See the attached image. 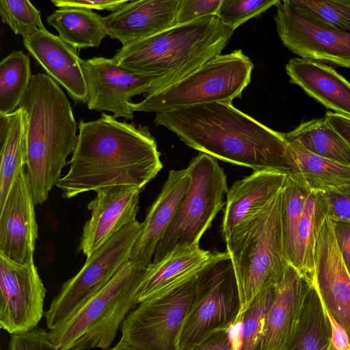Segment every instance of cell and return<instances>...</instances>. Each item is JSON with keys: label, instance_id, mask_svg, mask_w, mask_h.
I'll list each match as a JSON object with an SVG mask.
<instances>
[{"label": "cell", "instance_id": "60d3db41", "mask_svg": "<svg viewBox=\"0 0 350 350\" xmlns=\"http://www.w3.org/2000/svg\"><path fill=\"white\" fill-rule=\"evenodd\" d=\"M129 1V0H51L54 5L59 8H77L88 10H106L111 12H113Z\"/></svg>", "mask_w": 350, "mask_h": 350}, {"label": "cell", "instance_id": "6da1fadb", "mask_svg": "<svg viewBox=\"0 0 350 350\" xmlns=\"http://www.w3.org/2000/svg\"><path fill=\"white\" fill-rule=\"evenodd\" d=\"M160 155L148 126L102 113L97 120H80L69 170L56 186L65 198L115 185L142 190L162 169Z\"/></svg>", "mask_w": 350, "mask_h": 350}, {"label": "cell", "instance_id": "d6a6232c", "mask_svg": "<svg viewBox=\"0 0 350 350\" xmlns=\"http://www.w3.org/2000/svg\"><path fill=\"white\" fill-rule=\"evenodd\" d=\"M275 288L256 298L244 312L239 329V350H257Z\"/></svg>", "mask_w": 350, "mask_h": 350}, {"label": "cell", "instance_id": "e0dca14e", "mask_svg": "<svg viewBox=\"0 0 350 350\" xmlns=\"http://www.w3.org/2000/svg\"><path fill=\"white\" fill-rule=\"evenodd\" d=\"M142 191L129 185L98 189L88 204L91 217L83 226L79 251L89 258L122 228L137 220Z\"/></svg>", "mask_w": 350, "mask_h": 350}, {"label": "cell", "instance_id": "277c9868", "mask_svg": "<svg viewBox=\"0 0 350 350\" xmlns=\"http://www.w3.org/2000/svg\"><path fill=\"white\" fill-rule=\"evenodd\" d=\"M233 32L217 15L208 16L122 45L111 59L133 73L156 79L148 95L221 55Z\"/></svg>", "mask_w": 350, "mask_h": 350}, {"label": "cell", "instance_id": "f546056e", "mask_svg": "<svg viewBox=\"0 0 350 350\" xmlns=\"http://www.w3.org/2000/svg\"><path fill=\"white\" fill-rule=\"evenodd\" d=\"M326 208L319 191H310L298 227L293 266L313 285L314 281V252L319 227L327 217Z\"/></svg>", "mask_w": 350, "mask_h": 350}, {"label": "cell", "instance_id": "74e56055", "mask_svg": "<svg viewBox=\"0 0 350 350\" xmlns=\"http://www.w3.org/2000/svg\"><path fill=\"white\" fill-rule=\"evenodd\" d=\"M221 0H180L174 25L216 15Z\"/></svg>", "mask_w": 350, "mask_h": 350}, {"label": "cell", "instance_id": "8fae6325", "mask_svg": "<svg viewBox=\"0 0 350 350\" xmlns=\"http://www.w3.org/2000/svg\"><path fill=\"white\" fill-rule=\"evenodd\" d=\"M142 228V223L137 220L122 228L86 259L76 275L62 284L49 308L44 311L49 330L64 322L104 288L129 260Z\"/></svg>", "mask_w": 350, "mask_h": 350}, {"label": "cell", "instance_id": "7402d4cb", "mask_svg": "<svg viewBox=\"0 0 350 350\" xmlns=\"http://www.w3.org/2000/svg\"><path fill=\"white\" fill-rule=\"evenodd\" d=\"M311 286L289 265L283 280L275 288L257 350H282L294 329Z\"/></svg>", "mask_w": 350, "mask_h": 350}, {"label": "cell", "instance_id": "5bb4252c", "mask_svg": "<svg viewBox=\"0 0 350 350\" xmlns=\"http://www.w3.org/2000/svg\"><path fill=\"white\" fill-rule=\"evenodd\" d=\"M81 64L87 83L88 109L111 111L116 118L132 120L131 98L146 95L157 81L133 73L118 66L112 59L103 57L81 59Z\"/></svg>", "mask_w": 350, "mask_h": 350}, {"label": "cell", "instance_id": "ab89813d", "mask_svg": "<svg viewBox=\"0 0 350 350\" xmlns=\"http://www.w3.org/2000/svg\"><path fill=\"white\" fill-rule=\"evenodd\" d=\"M232 328H223L213 331L189 350H239V336H231Z\"/></svg>", "mask_w": 350, "mask_h": 350}, {"label": "cell", "instance_id": "4fadbf2b", "mask_svg": "<svg viewBox=\"0 0 350 350\" xmlns=\"http://www.w3.org/2000/svg\"><path fill=\"white\" fill-rule=\"evenodd\" d=\"M45 286L34 262L21 265L0 254V327L10 335L33 329L44 315Z\"/></svg>", "mask_w": 350, "mask_h": 350}, {"label": "cell", "instance_id": "44dd1931", "mask_svg": "<svg viewBox=\"0 0 350 350\" xmlns=\"http://www.w3.org/2000/svg\"><path fill=\"white\" fill-rule=\"evenodd\" d=\"M288 174L275 170L254 172L236 181L227 193L222 222L226 239L240 224L265 209L283 189Z\"/></svg>", "mask_w": 350, "mask_h": 350}, {"label": "cell", "instance_id": "f6af8a7d", "mask_svg": "<svg viewBox=\"0 0 350 350\" xmlns=\"http://www.w3.org/2000/svg\"><path fill=\"white\" fill-rule=\"evenodd\" d=\"M109 350H137L132 346L124 342L122 340H120L119 342Z\"/></svg>", "mask_w": 350, "mask_h": 350}, {"label": "cell", "instance_id": "8992f818", "mask_svg": "<svg viewBox=\"0 0 350 350\" xmlns=\"http://www.w3.org/2000/svg\"><path fill=\"white\" fill-rule=\"evenodd\" d=\"M146 267L125 262L109 282L64 322L48 332L59 350H107L127 314L137 306Z\"/></svg>", "mask_w": 350, "mask_h": 350}, {"label": "cell", "instance_id": "d4e9b609", "mask_svg": "<svg viewBox=\"0 0 350 350\" xmlns=\"http://www.w3.org/2000/svg\"><path fill=\"white\" fill-rule=\"evenodd\" d=\"M286 144L291 164L288 174L311 191H325L350 184L349 165L316 155L297 142L286 141Z\"/></svg>", "mask_w": 350, "mask_h": 350}, {"label": "cell", "instance_id": "d590c367", "mask_svg": "<svg viewBox=\"0 0 350 350\" xmlns=\"http://www.w3.org/2000/svg\"><path fill=\"white\" fill-rule=\"evenodd\" d=\"M280 0H221L217 16L224 25L234 31L247 21L260 15Z\"/></svg>", "mask_w": 350, "mask_h": 350}, {"label": "cell", "instance_id": "d6986e66", "mask_svg": "<svg viewBox=\"0 0 350 350\" xmlns=\"http://www.w3.org/2000/svg\"><path fill=\"white\" fill-rule=\"evenodd\" d=\"M180 0H137L104 17L107 36L122 45L174 26Z\"/></svg>", "mask_w": 350, "mask_h": 350}, {"label": "cell", "instance_id": "f35d334b", "mask_svg": "<svg viewBox=\"0 0 350 350\" xmlns=\"http://www.w3.org/2000/svg\"><path fill=\"white\" fill-rule=\"evenodd\" d=\"M8 350H59L41 327L12 334Z\"/></svg>", "mask_w": 350, "mask_h": 350}, {"label": "cell", "instance_id": "2e32d148", "mask_svg": "<svg viewBox=\"0 0 350 350\" xmlns=\"http://www.w3.org/2000/svg\"><path fill=\"white\" fill-rule=\"evenodd\" d=\"M35 205L25 169L16 178L0 208V254L18 264L34 262L38 237Z\"/></svg>", "mask_w": 350, "mask_h": 350}, {"label": "cell", "instance_id": "836d02e7", "mask_svg": "<svg viewBox=\"0 0 350 350\" xmlns=\"http://www.w3.org/2000/svg\"><path fill=\"white\" fill-rule=\"evenodd\" d=\"M0 15L2 21L23 39L46 29L40 11L27 0H1Z\"/></svg>", "mask_w": 350, "mask_h": 350}, {"label": "cell", "instance_id": "e575fe53", "mask_svg": "<svg viewBox=\"0 0 350 350\" xmlns=\"http://www.w3.org/2000/svg\"><path fill=\"white\" fill-rule=\"evenodd\" d=\"M301 12L335 29L350 31V0H288Z\"/></svg>", "mask_w": 350, "mask_h": 350}, {"label": "cell", "instance_id": "4316f807", "mask_svg": "<svg viewBox=\"0 0 350 350\" xmlns=\"http://www.w3.org/2000/svg\"><path fill=\"white\" fill-rule=\"evenodd\" d=\"M331 336L326 310L314 285L308 289L294 329L282 350H328Z\"/></svg>", "mask_w": 350, "mask_h": 350}, {"label": "cell", "instance_id": "5b68a950", "mask_svg": "<svg viewBox=\"0 0 350 350\" xmlns=\"http://www.w3.org/2000/svg\"><path fill=\"white\" fill-rule=\"evenodd\" d=\"M282 197L283 189L265 209L238 225L224 240L241 301L237 325L256 298L283 280L290 265L283 242Z\"/></svg>", "mask_w": 350, "mask_h": 350}, {"label": "cell", "instance_id": "1f68e13d", "mask_svg": "<svg viewBox=\"0 0 350 350\" xmlns=\"http://www.w3.org/2000/svg\"><path fill=\"white\" fill-rule=\"evenodd\" d=\"M310 191L301 181L288 175L283 188L282 225L284 251L291 265L295 257L298 227Z\"/></svg>", "mask_w": 350, "mask_h": 350}, {"label": "cell", "instance_id": "8d00e7d4", "mask_svg": "<svg viewBox=\"0 0 350 350\" xmlns=\"http://www.w3.org/2000/svg\"><path fill=\"white\" fill-rule=\"evenodd\" d=\"M328 217L350 223V184L319 191Z\"/></svg>", "mask_w": 350, "mask_h": 350}, {"label": "cell", "instance_id": "603a6c76", "mask_svg": "<svg viewBox=\"0 0 350 350\" xmlns=\"http://www.w3.org/2000/svg\"><path fill=\"white\" fill-rule=\"evenodd\" d=\"M220 252L198 247L175 250L161 260L146 267L137 289V303L160 295L197 275Z\"/></svg>", "mask_w": 350, "mask_h": 350}, {"label": "cell", "instance_id": "83f0119b", "mask_svg": "<svg viewBox=\"0 0 350 350\" xmlns=\"http://www.w3.org/2000/svg\"><path fill=\"white\" fill-rule=\"evenodd\" d=\"M60 38L77 49L97 47L107 36L104 17L91 10L60 8L46 18Z\"/></svg>", "mask_w": 350, "mask_h": 350}, {"label": "cell", "instance_id": "9a60e30c", "mask_svg": "<svg viewBox=\"0 0 350 350\" xmlns=\"http://www.w3.org/2000/svg\"><path fill=\"white\" fill-rule=\"evenodd\" d=\"M314 263L313 285L325 310L347 333L350 345V273L327 216L318 229Z\"/></svg>", "mask_w": 350, "mask_h": 350}, {"label": "cell", "instance_id": "9c48e42d", "mask_svg": "<svg viewBox=\"0 0 350 350\" xmlns=\"http://www.w3.org/2000/svg\"><path fill=\"white\" fill-rule=\"evenodd\" d=\"M241 301L228 254L219 256L198 274L196 295L184 321L179 350H189L209 333L237 325Z\"/></svg>", "mask_w": 350, "mask_h": 350}, {"label": "cell", "instance_id": "b9f144b4", "mask_svg": "<svg viewBox=\"0 0 350 350\" xmlns=\"http://www.w3.org/2000/svg\"><path fill=\"white\" fill-rule=\"evenodd\" d=\"M331 220L339 250L350 273V223Z\"/></svg>", "mask_w": 350, "mask_h": 350}, {"label": "cell", "instance_id": "f1b7e54d", "mask_svg": "<svg viewBox=\"0 0 350 350\" xmlns=\"http://www.w3.org/2000/svg\"><path fill=\"white\" fill-rule=\"evenodd\" d=\"M283 136L316 155L350 166L349 146L325 118L304 122Z\"/></svg>", "mask_w": 350, "mask_h": 350}, {"label": "cell", "instance_id": "3957f363", "mask_svg": "<svg viewBox=\"0 0 350 350\" xmlns=\"http://www.w3.org/2000/svg\"><path fill=\"white\" fill-rule=\"evenodd\" d=\"M19 107L24 112L25 172L39 205L47 200L75 150L77 122L66 95L46 74L33 75Z\"/></svg>", "mask_w": 350, "mask_h": 350}, {"label": "cell", "instance_id": "cb8c5ba5", "mask_svg": "<svg viewBox=\"0 0 350 350\" xmlns=\"http://www.w3.org/2000/svg\"><path fill=\"white\" fill-rule=\"evenodd\" d=\"M285 68L291 83L333 112L350 116V83L334 68L301 57L290 59Z\"/></svg>", "mask_w": 350, "mask_h": 350}, {"label": "cell", "instance_id": "bcb514c9", "mask_svg": "<svg viewBox=\"0 0 350 350\" xmlns=\"http://www.w3.org/2000/svg\"><path fill=\"white\" fill-rule=\"evenodd\" d=\"M75 350H79V349H75Z\"/></svg>", "mask_w": 350, "mask_h": 350}, {"label": "cell", "instance_id": "ba28073f", "mask_svg": "<svg viewBox=\"0 0 350 350\" xmlns=\"http://www.w3.org/2000/svg\"><path fill=\"white\" fill-rule=\"evenodd\" d=\"M186 169L190 178L187 192L156 247L152 262L175 250L200 246L202 236L224 206L226 176L215 158L200 152Z\"/></svg>", "mask_w": 350, "mask_h": 350}, {"label": "cell", "instance_id": "484cf974", "mask_svg": "<svg viewBox=\"0 0 350 350\" xmlns=\"http://www.w3.org/2000/svg\"><path fill=\"white\" fill-rule=\"evenodd\" d=\"M0 208L19 174L25 170L26 142L23 110L0 113Z\"/></svg>", "mask_w": 350, "mask_h": 350}, {"label": "cell", "instance_id": "ee69618b", "mask_svg": "<svg viewBox=\"0 0 350 350\" xmlns=\"http://www.w3.org/2000/svg\"><path fill=\"white\" fill-rule=\"evenodd\" d=\"M326 312L331 327L328 350H350V345L347 333L327 311Z\"/></svg>", "mask_w": 350, "mask_h": 350}, {"label": "cell", "instance_id": "30bf717a", "mask_svg": "<svg viewBox=\"0 0 350 350\" xmlns=\"http://www.w3.org/2000/svg\"><path fill=\"white\" fill-rule=\"evenodd\" d=\"M198 274L134 308L121 324L120 339L137 350H179L180 331L196 295Z\"/></svg>", "mask_w": 350, "mask_h": 350}, {"label": "cell", "instance_id": "7c38bea8", "mask_svg": "<svg viewBox=\"0 0 350 350\" xmlns=\"http://www.w3.org/2000/svg\"><path fill=\"white\" fill-rule=\"evenodd\" d=\"M274 20L283 44L301 58L350 68V31L327 25L292 5H276Z\"/></svg>", "mask_w": 350, "mask_h": 350}, {"label": "cell", "instance_id": "7bdbcfd3", "mask_svg": "<svg viewBox=\"0 0 350 350\" xmlns=\"http://www.w3.org/2000/svg\"><path fill=\"white\" fill-rule=\"evenodd\" d=\"M324 118L350 148V116L327 111Z\"/></svg>", "mask_w": 350, "mask_h": 350}, {"label": "cell", "instance_id": "4dcf8cb0", "mask_svg": "<svg viewBox=\"0 0 350 350\" xmlns=\"http://www.w3.org/2000/svg\"><path fill=\"white\" fill-rule=\"evenodd\" d=\"M29 56L13 51L0 62V113L15 111L32 78Z\"/></svg>", "mask_w": 350, "mask_h": 350}, {"label": "cell", "instance_id": "52a82bcc", "mask_svg": "<svg viewBox=\"0 0 350 350\" xmlns=\"http://www.w3.org/2000/svg\"><path fill=\"white\" fill-rule=\"evenodd\" d=\"M254 64L241 50L219 55L180 81L131 103L133 112L162 113L214 102L232 103L251 81Z\"/></svg>", "mask_w": 350, "mask_h": 350}, {"label": "cell", "instance_id": "7a4b0ae2", "mask_svg": "<svg viewBox=\"0 0 350 350\" xmlns=\"http://www.w3.org/2000/svg\"><path fill=\"white\" fill-rule=\"evenodd\" d=\"M154 122L174 132L188 146L254 172L289 174L287 144L275 131L232 103L214 102L156 114Z\"/></svg>", "mask_w": 350, "mask_h": 350}, {"label": "cell", "instance_id": "ffe728a7", "mask_svg": "<svg viewBox=\"0 0 350 350\" xmlns=\"http://www.w3.org/2000/svg\"><path fill=\"white\" fill-rule=\"evenodd\" d=\"M187 169L170 170L158 197L142 223L140 235L131 251L129 261L139 267L152 262L156 247L170 226L189 183Z\"/></svg>", "mask_w": 350, "mask_h": 350}, {"label": "cell", "instance_id": "ac0fdd59", "mask_svg": "<svg viewBox=\"0 0 350 350\" xmlns=\"http://www.w3.org/2000/svg\"><path fill=\"white\" fill-rule=\"evenodd\" d=\"M23 44L46 75L74 101L87 102V83L77 49L46 29L23 39Z\"/></svg>", "mask_w": 350, "mask_h": 350}]
</instances>
